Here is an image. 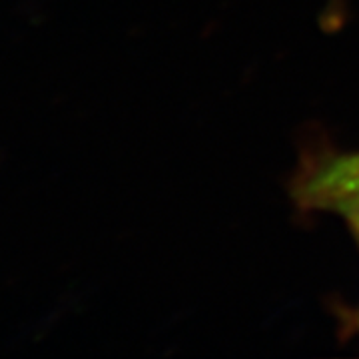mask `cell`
<instances>
[{"instance_id": "1", "label": "cell", "mask_w": 359, "mask_h": 359, "mask_svg": "<svg viewBox=\"0 0 359 359\" xmlns=\"http://www.w3.org/2000/svg\"><path fill=\"white\" fill-rule=\"evenodd\" d=\"M341 214L349 218V222L353 224V228H355V231H358V233H359V205H351V208H347V210H344Z\"/></svg>"}]
</instances>
